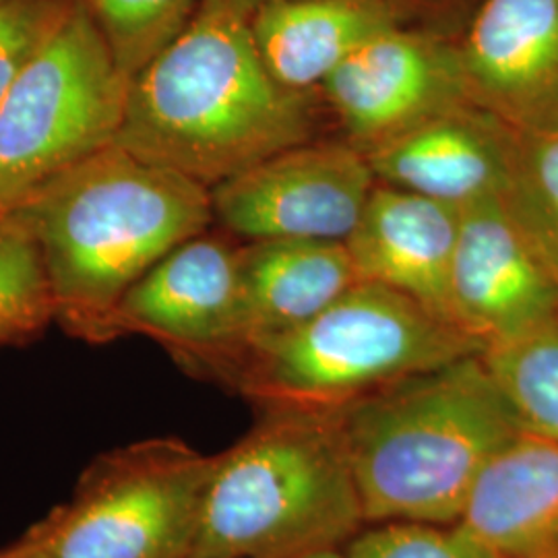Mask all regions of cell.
<instances>
[{"mask_svg":"<svg viewBox=\"0 0 558 558\" xmlns=\"http://www.w3.org/2000/svg\"><path fill=\"white\" fill-rule=\"evenodd\" d=\"M313 135L311 94L267 73L251 13L199 0L179 38L131 81L119 145L211 191Z\"/></svg>","mask_w":558,"mask_h":558,"instance_id":"6da1fadb","label":"cell"},{"mask_svg":"<svg viewBox=\"0 0 558 558\" xmlns=\"http://www.w3.org/2000/svg\"><path fill=\"white\" fill-rule=\"evenodd\" d=\"M9 214L40 248L57 320L92 343L119 339L124 294L214 223L207 186L119 143L44 182Z\"/></svg>","mask_w":558,"mask_h":558,"instance_id":"7a4b0ae2","label":"cell"},{"mask_svg":"<svg viewBox=\"0 0 558 558\" xmlns=\"http://www.w3.org/2000/svg\"><path fill=\"white\" fill-rule=\"evenodd\" d=\"M336 412L366 523H458L484 470L523 430L480 354Z\"/></svg>","mask_w":558,"mask_h":558,"instance_id":"3957f363","label":"cell"},{"mask_svg":"<svg viewBox=\"0 0 558 558\" xmlns=\"http://www.w3.org/2000/svg\"><path fill=\"white\" fill-rule=\"evenodd\" d=\"M214 456L193 558H304L366 525L338 412L260 408Z\"/></svg>","mask_w":558,"mask_h":558,"instance_id":"277c9868","label":"cell"},{"mask_svg":"<svg viewBox=\"0 0 558 558\" xmlns=\"http://www.w3.org/2000/svg\"><path fill=\"white\" fill-rule=\"evenodd\" d=\"M482 354L396 290L359 281L319 315L248 343L220 380L255 408L339 410L396 380Z\"/></svg>","mask_w":558,"mask_h":558,"instance_id":"5b68a950","label":"cell"},{"mask_svg":"<svg viewBox=\"0 0 558 558\" xmlns=\"http://www.w3.org/2000/svg\"><path fill=\"white\" fill-rule=\"evenodd\" d=\"M131 80L87 0L0 101V211L119 143Z\"/></svg>","mask_w":558,"mask_h":558,"instance_id":"8992f818","label":"cell"},{"mask_svg":"<svg viewBox=\"0 0 558 558\" xmlns=\"http://www.w3.org/2000/svg\"><path fill=\"white\" fill-rule=\"evenodd\" d=\"M211 468L174 437L112 449L25 536L54 558H193Z\"/></svg>","mask_w":558,"mask_h":558,"instance_id":"52a82bcc","label":"cell"},{"mask_svg":"<svg viewBox=\"0 0 558 558\" xmlns=\"http://www.w3.org/2000/svg\"><path fill=\"white\" fill-rule=\"evenodd\" d=\"M117 336L160 341L182 366L220 380L246 345L240 244L203 232L182 242L124 294Z\"/></svg>","mask_w":558,"mask_h":558,"instance_id":"ba28073f","label":"cell"},{"mask_svg":"<svg viewBox=\"0 0 558 558\" xmlns=\"http://www.w3.org/2000/svg\"><path fill=\"white\" fill-rule=\"evenodd\" d=\"M375 186L371 163L352 143L306 141L214 186V221L246 242H345Z\"/></svg>","mask_w":558,"mask_h":558,"instance_id":"9c48e42d","label":"cell"},{"mask_svg":"<svg viewBox=\"0 0 558 558\" xmlns=\"http://www.w3.org/2000/svg\"><path fill=\"white\" fill-rule=\"evenodd\" d=\"M345 141L362 154L422 120L470 104L458 40L410 23L385 29L343 60L319 87Z\"/></svg>","mask_w":558,"mask_h":558,"instance_id":"30bf717a","label":"cell"},{"mask_svg":"<svg viewBox=\"0 0 558 558\" xmlns=\"http://www.w3.org/2000/svg\"><path fill=\"white\" fill-rule=\"evenodd\" d=\"M456 40L470 104L518 135L558 133V0H480Z\"/></svg>","mask_w":558,"mask_h":558,"instance_id":"8fae6325","label":"cell"},{"mask_svg":"<svg viewBox=\"0 0 558 558\" xmlns=\"http://www.w3.org/2000/svg\"><path fill=\"white\" fill-rule=\"evenodd\" d=\"M449 311L482 352L558 317V286L502 199L461 209Z\"/></svg>","mask_w":558,"mask_h":558,"instance_id":"7c38bea8","label":"cell"},{"mask_svg":"<svg viewBox=\"0 0 558 558\" xmlns=\"http://www.w3.org/2000/svg\"><path fill=\"white\" fill-rule=\"evenodd\" d=\"M519 135L490 112L461 104L366 151L377 182L459 209L505 199Z\"/></svg>","mask_w":558,"mask_h":558,"instance_id":"4fadbf2b","label":"cell"},{"mask_svg":"<svg viewBox=\"0 0 558 558\" xmlns=\"http://www.w3.org/2000/svg\"><path fill=\"white\" fill-rule=\"evenodd\" d=\"M459 216L456 205L377 182L345 239L360 281L387 286L453 325L449 279Z\"/></svg>","mask_w":558,"mask_h":558,"instance_id":"5bb4252c","label":"cell"},{"mask_svg":"<svg viewBox=\"0 0 558 558\" xmlns=\"http://www.w3.org/2000/svg\"><path fill=\"white\" fill-rule=\"evenodd\" d=\"M410 20L403 0H281L251 13V32L267 73L311 94L360 46Z\"/></svg>","mask_w":558,"mask_h":558,"instance_id":"9a60e30c","label":"cell"},{"mask_svg":"<svg viewBox=\"0 0 558 558\" xmlns=\"http://www.w3.org/2000/svg\"><path fill=\"white\" fill-rule=\"evenodd\" d=\"M459 523L497 558H558V442L521 430L484 470Z\"/></svg>","mask_w":558,"mask_h":558,"instance_id":"2e32d148","label":"cell"},{"mask_svg":"<svg viewBox=\"0 0 558 558\" xmlns=\"http://www.w3.org/2000/svg\"><path fill=\"white\" fill-rule=\"evenodd\" d=\"M240 274L246 345L313 319L360 281L339 240H251L240 244Z\"/></svg>","mask_w":558,"mask_h":558,"instance_id":"e0dca14e","label":"cell"},{"mask_svg":"<svg viewBox=\"0 0 558 558\" xmlns=\"http://www.w3.org/2000/svg\"><path fill=\"white\" fill-rule=\"evenodd\" d=\"M480 359L521 428L558 442V317L486 348Z\"/></svg>","mask_w":558,"mask_h":558,"instance_id":"ac0fdd59","label":"cell"},{"mask_svg":"<svg viewBox=\"0 0 558 558\" xmlns=\"http://www.w3.org/2000/svg\"><path fill=\"white\" fill-rule=\"evenodd\" d=\"M57 320L40 248L13 214L0 211V348L38 338Z\"/></svg>","mask_w":558,"mask_h":558,"instance_id":"d6986e66","label":"cell"},{"mask_svg":"<svg viewBox=\"0 0 558 558\" xmlns=\"http://www.w3.org/2000/svg\"><path fill=\"white\" fill-rule=\"evenodd\" d=\"M505 205L558 286V133L519 135Z\"/></svg>","mask_w":558,"mask_h":558,"instance_id":"ffe728a7","label":"cell"},{"mask_svg":"<svg viewBox=\"0 0 558 558\" xmlns=\"http://www.w3.org/2000/svg\"><path fill=\"white\" fill-rule=\"evenodd\" d=\"M120 71L133 81L179 38L199 0H87Z\"/></svg>","mask_w":558,"mask_h":558,"instance_id":"44dd1931","label":"cell"},{"mask_svg":"<svg viewBox=\"0 0 558 558\" xmlns=\"http://www.w3.org/2000/svg\"><path fill=\"white\" fill-rule=\"evenodd\" d=\"M343 558H497L461 523H366L343 546Z\"/></svg>","mask_w":558,"mask_h":558,"instance_id":"7402d4cb","label":"cell"},{"mask_svg":"<svg viewBox=\"0 0 558 558\" xmlns=\"http://www.w3.org/2000/svg\"><path fill=\"white\" fill-rule=\"evenodd\" d=\"M80 0H13L0 9V101L52 41Z\"/></svg>","mask_w":558,"mask_h":558,"instance_id":"603a6c76","label":"cell"},{"mask_svg":"<svg viewBox=\"0 0 558 558\" xmlns=\"http://www.w3.org/2000/svg\"><path fill=\"white\" fill-rule=\"evenodd\" d=\"M476 0H403V4L410 9L412 17L418 13H439V15H451L458 13L463 7H470ZM480 4V0H478Z\"/></svg>","mask_w":558,"mask_h":558,"instance_id":"cb8c5ba5","label":"cell"},{"mask_svg":"<svg viewBox=\"0 0 558 558\" xmlns=\"http://www.w3.org/2000/svg\"><path fill=\"white\" fill-rule=\"evenodd\" d=\"M0 558H54L50 553H46L40 544L34 539L23 536L15 544L7 546L0 550Z\"/></svg>","mask_w":558,"mask_h":558,"instance_id":"d4e9b609","label":"cell"},{"mask_svg":"<svg viewBox=\"0 0 558 558\" xmlns=\"http://www.w3.org/2000/svg\"><path fill=\"white\" fill-rule=\"evenodd\" d=\"M228 2L236 4L239 9L246 11V13H253V11H255V9H259V7L271 4V2H281V0H228Z\"/></svg>","mask_w":558,"mask_h":558,"instance_id":"484cf974","label":"cell"},{"mask_svg":"<svg viewBox=\"0 0 558 558\" xmlns=\"http://www.w3.org/2000/svg\"><path fill=\"white\" fill-rule=\"evenodd\" d=\"M304 558H343V553H341V550H331V553H320V555Z\"/></svg>","mask_w":558,"mask_h":558,"instance_id":"4316f807","label":"cell"},{"mask_svg":"<svg viewBox=\"0 0 558 558\" xmlns=\"http://www.w3.org/2000/svg\"><path fill=\"white\" fill-rule=\"evenodd\" d=\"M11 2H13V0H0V9H4V7L11 4Z\"/></svg>","mask_w":558,"mask_h":558,"instance_id":"83f0119b","label":"cell"}]
</instances>
